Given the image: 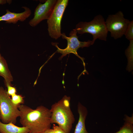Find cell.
Returning a JSON list of instances; mask_svg holds the SVG:
<instances>
[{
    "label": "cell",
    "mask_w": 133,
    "mask_h": 133,
    "mask_svg": "<svg viewBox=\"0 0 133 133\" xmlns=\"http://www.w3.org/2000/svg\"><path fill=\"white\" fill-rule=\"evenodd\" d=\"M18 108L20 112V122L23 127L28 128L29 133H42L50 128V109L42 105L34 109L23 104Z\"/></svg>",
    "instance_id": "cell-1"
},
{
    "label": "cell",
    "mask_w": 133,
    "mask_h": 133,
    "mask_svg": "<svg viewBox=\"0 0 133 133\" xmlns=\"http://www.w3.org/2000/svg\"><path fill=\"white\" fill-rule=\"evenodd\" d=\"M11 100L13 104L17 107L22 104L24 100L23 96L21 95L17 94L11 96Z\"/></svg>",
    "instance_id": "cell-14"
},
{
    "label": "cell",
    "mask_w": 133,
    "mask_h": 133,
    "mask_svg": "<svg viewBox=\"0 0 133 133\" xmlns=\"http://www.w3.org/2000/svg\"><path fill=\"white\" fill-rule=\"evenodd\" d=\"M57 0H47L43 4L40 3L35 9L33 18L29 22V25L34 27L42 21L48 20L52 14Z\"/></svg>",
    "instance_id": "cell-8"
},
{
    "label": "cell",
    "mask_w": 133,
    "mask_h": 133,
    "mask_svg": "<svg viewBox=\"0 0 133 133\" xmlns=\"http://www.w3.org/2000/svg\"><path fill=\"white\" fill-rule=\"evenodd\" d=\"M70 99L69 96L65 95L52 104L50 109L51 123L57 124L66 133H70L75 121L70 107Z\"/></svg>",
    "instance_id": "cell-2"
},
{
    "label": "cell",
    "mask_w": 133,
    "mask_h": 133,
    "mask_svg": "<svg viewBox=\"0 0 133 133\" xmlns=\"http://www.w3.org/2000/svg\"><path fill=\"white\" fill-rule=\"evenodd\" d=\"M20 115L18 107L14 105L6 90L0 86V115L1 122L4 124L11 122L15 124Z\"/></svg>",
    "instance_id": "cell-4"
},
{
    "label": "cell",
    "mask_w": 133,
    "mask_h": 133,
    "mask_svg": "<svg viewBox=\"0 0 133 133\" xmlns=\"http://www.w3.org/2000/svg\"><path fill=\"white\" fill-rule=\"evenodd\" d=\"M75 29L79 34L89 33L91 34L93 37L91 40L92 45L97 39L104 41L107 40L108 31L105 21L100 15L96 16L90 22H79L76 25Z\"/></svg>",
    "instance_id": "cell-3"
},
{
    "label": "cell",
    "mask_w": 133,
    "mask_h": 133,
    "mask_svg": "<svg viewBox=\"0 0 133 133\" xmlns=\"http://www.w3.org/2000/svg\"><path fill=\"white\" fill-rule=\"evenodd\" d=\"M133 118L126 116L124 125L117 132L114 133H133Z\"/></svg>",
    "instance_id": "cell-13"
},
{
    "label": "cell",
    "mask_w": 133,
    "mask_h": 133,
    "mask_svg": "<svg viewBox=\"0 0 133 133\" xmlns=\"http://www.w3.org/2000/svg\"><path fill=\"white\" fill-rule=\"evenodd\" d=\"M54 133H66L63 129L58 126L53 124L52 127Z\"/></svg>",
    "instance_id": "cell-17"
},
{
    "label": "cell",
    "mask_w": 133,
    "mask_h": 133,
    "mask_svg": "<svg viewBox=\"0 0 133 133\" xmlns=\"http://www.w3.org/2000/svg\"><path fill=\"white\" fill-rule=\"evenodd\" d=\"M68 0H58L50 18L47 20L49 35L57 39L61 36V21L65 9L68 3Z\"/></svg>",
    "instance_id": "cell-6"
},
{
    "label": "cell",
    "mask_w": 133,
    "mask_h": 133,
    "mask_svg": "<svg viewBox=\"0 0 133 133\" xmlns=\"http://www.w3.org/2000/svg\"></svg>",
    "instance_id": "cell-21"
},
{
    "label": "cell",
    "mask_w": 133,
    "mask_h": 133,
    "mask_svg": "<svg viewBox=\"0 0 133 133\" xmlns=\"http://www.w3.org/2000/svg\"><path fill=\"white\" fill-rule=\"evenodd\" d=\"M125 35L129 41L133 40V21H130Z\"/></svg>",
    "instance_id": "cell-15"
},
{
    "label": "cell",
    "mask_w": 133,
    "mask_h": 133,
    "mask_svg": "<svg viewBox=\"0 0 133 133\" xmlns=\"http://www.w3.org/2000/svg\"><path fill=\"white\" fill-rule=\"evenodd\" d=\"M0 76L4 79V83L12 84L13 78L9 69L7 62L2 56L0 58Z\"/></svg>",
    "instance_id": "cell-12"
},
{
    "label": "cell",
    "mask_w": 133,
    "mask_h": 133,
    "mask_svg": "<svg viewBox=\"0 0 133 133\" xmlns=\"http://www.w3.org/2000/svg\"><path fill=\"white\" fill-rule=\"evenodd\" d=\"M130 21L125 18L122 12L119 11L115 14L109 15L105 23L111 36L117 39L125 35Z\"/></svg>",
    "instance_id": "cell-7"
},
{
    "label": "cell",
    "mask_w": 133,
    "mask_h": 133,
    "mask_svg": "<svg viewBox=\"0 0 133 133\" xmlns=\"http://www.w3.org/2000/svg\"><path fill=\"white\" fill-rule=\"evenodd\" d=\"M77 111L79 117L74 133H89L87 131L85 126V120L88 114L87 108L79 102L77 105Z\"/></svg>",
    "instance_id": "cell-10"
},
{
    "label": "cell",
    "mask_w": 133,
    "mask_h": 133,
    "mask_svg": "<svg viewBox=\"0 0 133 133\" xmlns=\"http://www.w3.org/2000/svg\"><path fill=\"white\" fill-rule=\"evenodd\" d=\"M42 133H54V132L52 129L50 128L46 130Z\"/></svg>",
    "instance_id": "cell-19"
},
{
    "label": "cell",
    "mask_w": 133,
    "mask_h": 133,
    "mask_svg": "<svg viewBox=\"0 0 133 133\" xmlns=\"http://www.w3.org/2000/svg\"></svg>",
    "instance_id": "cell-22"
},
{
    "label": "cell",
    "mask_w": 133,
    "mask_h": 133,
    "mask_svg": "<svg viewBox=\"0 0 133 133\" xmlns=\"http://www.w3.org/2000/svg\"><path fill=\"white\" fill-rule=\"evenodd\" d=\"M12 2L11 0H0V5H3L6 3H11Z\"/></svg>",
    "instance_id": "cell-18"
},
{
    "label": "cell",
    "mask_w": 133,
    "mask_h": 133,
    "mask_svg": "<svg viewBox=\"0 0 133 133\" xmlns=\"http://www.w3.org/2000/svg\"><path fill=\"white\" fill-rule=\"evenodd\" d=\"M7 88V92L8 94L10 96H12L16 94L17 89L16 88L13 86L12 84L8 83H4Z\"/></svg>",
    "instance_id": "cell-16"
},
{
    "label": "cell",
    "mask_w": 133,
    "mask_h": 133,
    "mask_svg": "<svg viewBox=\"0 0 133 133\" xmlns=\"http://www.w3.org/2000/svg\"><path fill=\"white\" fill-rule=\"evenodd\" d=\"M0 48H1V46H0ZM1 56H2L1 55V54L0 53V58L1 57Z\"/></svg>",
    "instance_id": "cell-20"
},
{
    "label": "cell",
    "mask_w": 133,
    "mask_h": 133,
    "mask_svg": "<svg viewBox=\"0 0 133 133\" xmlns=\"http://www.w3.org/2000/svg\"><path fill=\"white\" fill-rule=\"evenodd\" d=\"M22 8L24 9V11L20 13L12 12L6 9V14L0 16V21H5L7 23L15 24L18 21L23 22L25 21L30 16L32 12L27 7L24 6Z\"/></svg>",
    "instance_id": "cell-9"
},
{
    "label": "cell",
    "mask_w": 133,
    "mask_h": 133,
    "mask_svg": "<svg viewBox=\"0 0 133 133\" xmlns=\"http://www.w3.org/2000/svg\"><path fill=\"white\" fill-rule=\"evenodd\" d=\"M77 33L76 30L74 29L71 31L69 37L66 36L64 33L62 34L61 36L62 38L66 39L67 42V46L64 49H62L59 48L56 43L52 42V44L57 48V52L62 54L59 58V60L61 59L63 57L67 54L73 53L82 61L85 70L86 71L85 68V64L84 61V59L78 55L77 53V50L80 48H83L89 47L92 45V41L90 40L87 41H80L78 38V37L77 36Z\"/></svg>",
    "instance_id": "cell-5"
},
{
    "label": "cell",
    "mask_w": 133,
    "mask_h": 133,
    "mask_svg": "<svg viewBox=\"0 0 133 133\" xmlns=\"http://www.w3.org/2000/svg\"><path fill=\"white\" fill-rule=\"evenodd\" d=\"M30 131L26 127H19L10 122L4 124L0 121V133H29Z\"/></svg>",
    "instance_id": "cell-11"
}]
</instances>
